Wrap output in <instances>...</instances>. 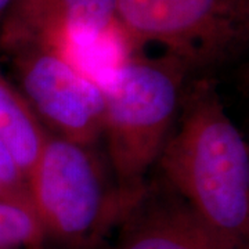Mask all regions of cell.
Listing matches in <instances>:
<instances>
[{
	"label": "cell",
	"mask_w": 249,
	"mask_h": 249,
	"mask_svg": "<svg viewBox=\"0 0 249 249\" xmlns=\"http://www.w3.org/2000/svg\"><path fill=\"white\" fill-rule=\"evenodd\" d=\"M10 3H11V0H0V25H1V21L6 16L7 10H9Z\"/></svg>",
	"instance_id": "obj_11"
},
{
	"label": "cell",
	"mask_w": 249,
	"mask_h": 249,
	"mask_svg": "<svg viewBox=\"0 0 249 249\" xmlns=\"http://www.w3.org/2000/svg\"><path fill=\"white\" fill-rule=\"evenodd\" d=\"M18 90L50 134L94 147L104 129V94L61 49L25 42L3 50Z\"/></svg>",
	"instance_id": "obj_5"
},
{
	"label": "cell",
	"mask_w": 249,
	"mask_h": 249,
	"mask_svg": "<svg viewBox=\"0 0 249 249\" xmlns=\"http://www.w3.org/2000/svg\"><path fill=\"white\" fill-rule=\"evenodd\" d=\"M49 134L22 93L0 68V140L27 180Z\"/></svg>",
	"instance_id": "obj_8"
},
{
	"label": "cell",
	"mask_w": 249,
	"mask_h": 249,
	"mask_svg": "<svg viewBox=\"0 0 249 249\" xmlns=\"http://www.w3.org/2000/svg\"><path fill=\"white\" fill-rule=\"evenodd\" d=\"M127 52L158 45L191 78L234 61L249 42V0H116Z\"/></svg>",
	"instance_id": "obj_4"
},
{
	"label": "cell",
	"mask_w": 249,
	"mask_h": 249,
	"mask_svg": "<svg viewBox=\"0 0 249 249\" xmlns=\"http://www.w3.org/2000/svg\"><path fill=\"white\" fill-rule=\"evenodd\" d=\"M0 201L31 204L28 181L11 157L7 147L0 140Z\"/></svg>",
	"instance_id": "obj_10"
},
{
	"label": "cell",
	"mask_w": 249,
	"mask_h": 249,
	"mask_svg": "<svg viewBox=\"0 0 249 249\" xmlns=\"http://www.w3.org/2000/svg\"><path fill=\"white\" fill-rule=\"evenodd\" d=\"M190 79L186 67L168 54L126 55L98 78L109 168L129 209L169 139Z\"/></svg>",
	"instance_id": "obj_2"
},
{
	"label": "cell",
	"mask_w": 249,
	"mask_h": 249,
	"mask_svg": "<svg viewBox=\"0 0 249 249\" xmlns=\"http://www.w3.org/2000/svg\"><path fill=\"white\" fill-rule=\"evenodd\" d=\"M27 181L46 248L103 249L129 212L91 145L49 134Z\"/></svg>",
	"instance_id": "obj_3"
},
{
	"label": "cell",
	"mask_w": 249,
	"mask_h": 249,
	"mask_svg": "<svg viewBox=\"0 0 249 249\" xmlns=\"http://www.w3.org/2000/svg\"><path fill=\"white\" fill-rule=\"evenodd\" d=\"M0 249H46L43 229L32 205L0 201Z\"/></svg>",
	"instance_id": "obj_9"
},
{
	"label": "cell",
	"mask_w": 249,
	"mask_h": 249,
	"mask_svg": "<svg viewBox=\"0 0 249 249\" xmlns=\"http://www.w3.org/2000/svg\"><path fill=\"white\" fill-rule=\"evenodd\" d=\"M178 121L158 158L160 178L212 227L248 245V142L211 78L188 80Z\"/></svg>",
	"instance_id": "obj_1"
},
{
	"label": "cell",
	"mask_w": 249,
	"mask_h": 249,
	"mask_svg": "<svg viewBox=\"0 0 249 249\" xmlns=\"http://www.w3.org/2000/svg\"><path fill=\"white\" fill-rule=\"evenodd\" d=\"M116 231L103 249H248L212 227L162 178L145 184Z\"/></svg>",
	"instance_id": "obj_6"
},
{
	"label": "cell",
	"mask_w": 249,
	"mask_h": 249,
	"mask_svg": "<svg viewBox=\"0 0 249 249\" xmlns=\"http://www.w3.org/2000/svg\"><path fill=\"white\" fill-rule=\"evenodd\" d=\"M116 0H11L0 25V49L43 42L67 55L115 28Z\"/></svg>",
	"instance_id": "obj_7"
}]
</instances>
